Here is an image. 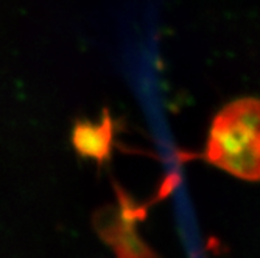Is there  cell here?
Masks as SVG:
<instances>
[{"mask_svg": "<svg viewBox=\"0 0 260 258\" xmlns=\"http://www.w3.org/2000/svg\"><path fill=\"white\" fill-rule=\"evenodd\" d=\"M204 157L243 180H260V100L245 97L217 112L206 138Z\"/></svg>", "mask_w": 260, "mask_h": 258, "instance_id": "obj_1", "label": "cell"}, {"mask_svg": "<svg viewBox=\"0 0 260 258\" xmlns=\"http://www.w3.org/2000/svg\"><path fill=\"white\" fill-rule=\"evenodd\" d=\"M108 131L103 126L95 125H80L74 132V143L81 154L92 156V157H102L109 146V137L106 135Z\"/></svg>", "mask_w": 260, "mask_h": 258, "instance_id": "obj_2", "label": "cell"}]
</instances>
